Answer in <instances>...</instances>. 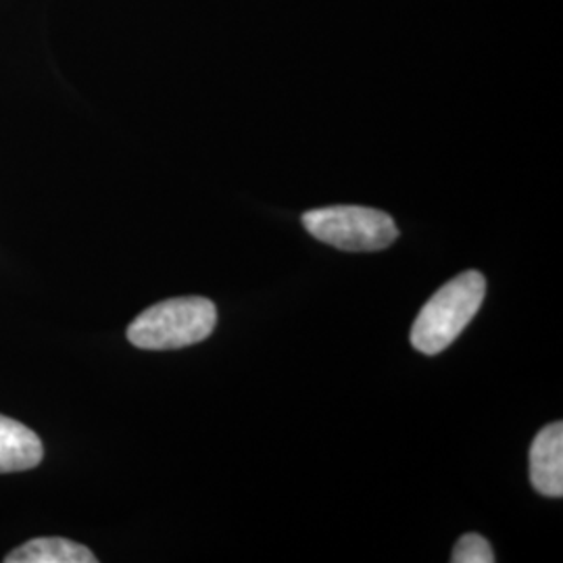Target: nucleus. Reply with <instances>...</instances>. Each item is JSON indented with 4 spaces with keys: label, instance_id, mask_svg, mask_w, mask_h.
I'll list each match as a JSON object with an SVG mask.
<instances>
[{
    "label": "nucleus",
    "instance_id": "nucleus-1",
    "mask_svg": "<svg viewBox=\"0 0 563 563\" xmlns=\"http://www.w3.org/2000/svg\"><path fill=\"white\" fill-rule=\"evenodd\" d=\"M486 295V280L481 272H463L446 282L426 302L411 328V344L423 355H439L474 320Z\"/></svg>",
    "mask_w": 563,
    "mask_h": 563
},
{
    "label": "nucleus",
    "instance_id": "nucleus-2",
    "mask_svg": "<svg viewBox=\"0 0 563 563\" xmlns=\"http://www.w3.org/2000/svg\"><path fill=\"white\" fill-rule=\"evenodd\" d=\"M218 323L213 301L180 297L151 305L130 323L128 341L144 351H174L211 336Z\"/></svg>",
    "mask_w": 563,
    "mask_h": 563
},
{
    "label": "nucleus",
    "instance_id": "nucleus-3",
    "mask_svg": "<svg viewBox=\"0 0 563 563\" xmlns=\"http://www.w3.org/2000/svg\"><path fill=\"white\" fill-rule=\"evenodd\" d=\"M302 225L313 239L346 253L384 251L399 239V230L388 213L360 205H334L307 211Z\"/></svg>",
    "mask_w": 563,
    "mask_h": 563
},
{
    "label": "nucleus",
    "instance_id": "nucleus-4",
    "mask_svg": "<svg viewBox=\"0 0 563 563\" xmlns=\"http://www.w3.org/2000/svg\"><path fill=\"white\" fill-rule=\"evenodd\" d=\"M530 483L551 499L563 495V423L544 426L530 446Z\"/></svg>",
    "mask_w": 563,
    "mask_h": 563
},
{
    "label": "nucleus",
    "instance_id": "nucleus-5",
    "mask_svg": "<svg viewBox=\"0 0 563 563\" xmlns=\"http://www.w3.org/2000/svg\"><path fill=\"white\" fill-rule=\"evenodd\" d=\"M41 439L23 423L0 416V474L25 472L42 462Z\"/></svg>",
    "mask_w": 563,
    "mask_h": 563
},
{
    "label": "nucleus",
    "instance_id": "nucleus-6",
    "mask_svg": "<svg viewBox=\"0 0 563 563\" xmlns=\"http://www.w3.org/2000/svg\"><path fill=\"white\" fill-rule=\"evenodd\" d=\"M7 563H97V558L88 547L74 543L69 539H34L11 551Z\"/></svg>",
    "mask_w": 563,
    "mask_h": 563
},
{
    "label": "nucleus",
    "instance_id": "nucleus-7",
    "mask_svg": "<svg viewBox=\"0 0 563 563\" xmlns=\"http://www.w3.org/2000/svg\"><path fill=\"white\" fill-rule=\"evenodd\" d=\"M453 563H493L495 555H493V547L488 541L481 537V534H463L460 543L455 544L453 555H451Z\"/></svg>",
    "mask_w": 563,
    "mask_h": 563
}]
</instances>
